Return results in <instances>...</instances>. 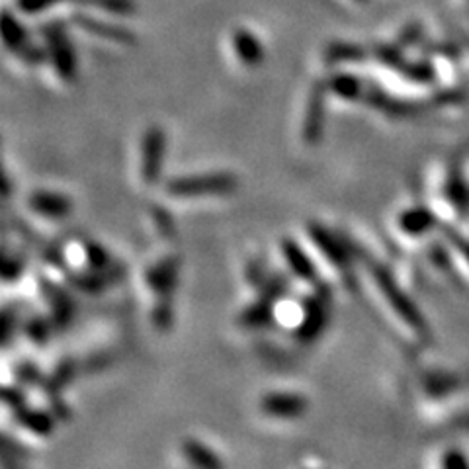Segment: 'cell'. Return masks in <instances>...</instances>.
<instances>
[{
    "mask_svg": "<svg viewBox=\"0 0 469 469\" xmlns=\"http://www.w3.org/2000/svg\"><path fill=\"white\" fill-rule=\"evenodd\" d=\"M234 178L226 172L219 175H196L180 177L169 182V193L177 198H202V196H226L234 190Z\"/></svg>",
    "mask_w": 469,
    "mask_h": 469,
    "instance_id": "obj_1",
    "label": "cell"
},
{
    "mask_svg": "<svg viewBox=\"0 0 469 469\" xmlns=\"http://www.w3.org/2000/svg\"><path fill=\"white\" fill-rule=\"evenodd\" d=\"M231 49L239 63L247 69L259 67L264 61V49H262L260 39L247 28L233 29Z\"/></svg>",
    "mask_w": 469,
    "mask_h": 469,
    "instance_id": "obj_5",
    "label": "cell"
},
{
    "mask_svg": "<svg viewBox=\"0 0 469 469\" xmlns=\"http://www.w3.org/2000/svg\"><path fill=\"white\" fill-rule=\"evenodd\" d=\"M260 409L272 419H300L308 411V399L298 393H268L262 397Z\"/></svg>",
    "mask_w": 469,
    "mask_h": 469,
    "instance_id": "obj_4",
    "label": "cell"
},
{
    "mask_svg": "<svg viewBox=\"0 0 469 469\" xmlns=\"http://www.w3.org/2000/svg\"><path fill=\"white\" fill-rule=\"evenodd\" d=\"M47 44H49V57L51 65H53L55 73L61 77V80L70 83L77 75V61H75V51L70 47L67 36L63 29L57 26H51L47 29Z\"/></svg>",
    "mask_w": 469,
    "mask_h": 469,
    "instance_id": "obj_3",
    "label": "cell"
},
{
    "mask_svg": "<svg viewBox=\"0 0 469 469\" xmlns=\"http://www.w3.org/2000/svg\"><path fill=\"white\" fill-rule=\"evenodd\" d=\"M182 450H185L186 460L196 469H223L219 457L213 454L208 446H203L196 440L185 442V448H182Z\"/></svg>",
    "mask_w": 469,
    "mask_h": 469,
    "instance_id": "obj_8",
    "label": "cell"
},
{
    "mask_svg": "<svg viewBox=\"0 0 469 469\" xmlns=\"http://www.w3.org/2000/svg\"><path fill=\"white\" fill-rule=\"evenodd\" d=\"M167 152V136L162 128L152 126L145 131L141 141V177L151 185L159 180L162 165H165Z\"/></svg>",
    "mask_w": 469,
    "mask_h": 469,
    "instance_id": "obj_2",
    "label": "cell"
},
{
    "mask_svg": "<svg viewBox=\"0 0 469 469\" xmlns=\"http://www.w3.org/2000/svg\"><path fill=\"white\" fill-rule=\"evenodd\" d=\"M284 254L285 259H288L290 268L301 276L303 280H315V270L309 264L308 254H305L300 247H295L293 243H284Z\"/></svg>",
    "mask_w": 469,
    "mask_h": 469,
    "instance_id": "obj_10",
    "label": "cell"
},
{
    "mask_svg": "<svg viewBox=\"0 0 469 469\" xmlns=\"http://www.w3.org/2000/svg\"><path fill=\"white\" fill-rule=\"evenodd\" d=\"M29 208H32L37 216H44L49 219H63L73 211V202L59 192L39 190L29 196Z\"/></svg>",
    "mask_w": 469,
    "mask_h": 469,
    "instance_id": "obj_6",
    "label": "cell"
},
{
    "mask_svg": "<svg viewBox=\"0 0 469 469\" xmlns=\"http://www.w3.org/2000/svg\"><path fill=\"white\" fill-rule=\"evenodd\" d=\"M3 37H4V45L8 49H22V45L26 42L24 26L8 12H4V18H3Z\"/></svg>",
    "mask_w": 469,
    "mask_h": 469,
    "instance_id": "obj_12",
    "label": "cell"
},
{
    "mask_svg": "<svg viewBox=\"0 0 469 469\" xmlns=\"http://www.w3.org/2000/svg\"><path fill=\"white\" fill-rule=\"evenodd\" d=\"M323 106H325V85H315L308 102V111L303 119V137L308 143H317L323 129Z\"/></svg>",
    "mask_w": 469,
    "mask_h": 469,
    "instance_id": "obj_7",
    "label": "cell"
},
{
    "mask_svg": "<svg viewBox=\"0 0 469 469\" xmlns=\"http://www.w3.org/2000/svg\"><path fill=\"white\" fill-rule=\"evenodd\" d=\"M352 3H358V4H364V3H368V0H352Z\"/></svg>",
    "mask_w": 469,
    "mask_h": 469,
    "instance_id": "obj_13",
    "label": "cell"
},
{
    "mask_svg": "<svg viewBox=\"0 0 469 469\" xmlns=\"http://www.w3.org/2000/svg\"><path fill=\"white\" fill-rule=\"evenodd\" d=\"M78 24L83 26L85 29H88V34H95L98 37L111 39V42H119V44L131 42V36L128 34V29L119 28V26L98 22V20H93V18H80Z\"/></svg>",
    "mask_w": 469,
    "mask_h": 469,
    "instance_id": "obj_9",
    "label": "cell"
},
{
    "mask_svg": "<svg viewBox=\"0 0 469 469\" xmlns=\"http://www.w3.org/2000/svg\"><path fill=\"white\" fill-rule=\"evenodd\" d=\"M327 86L336 96L344 98V100H358L362 96V83L354 75H349V73L334 75L329 80Z\"/></svg>",
    "mask_w": 469,
    "mask_h": 469,
    "instance_id": "obj_11",
    "label": "cell"
}]
</instances>
